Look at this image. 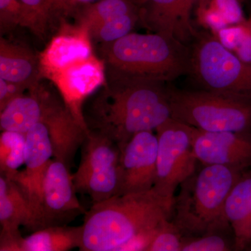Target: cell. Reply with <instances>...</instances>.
Masks as SVG:
<instances>
[{"label": "cell", "mask_w": 251, "mask_h": 251, "mask_svg": "<svg viewBox=\"0 0 251 251\" xmlns=\"http://www.w3.org/2000/svg\"><path fill=\"white\" fill-rule=\"evenodd\" d=\"M168 91L174 120L205 131H251V103L169 84Z\"/></svg>", "instance_id": "cell-6"}, {"label": "cell", "mask_w": 251, "mask_h": 251, "mask_svg": "<svg viewBox=\"0 0 251 251\" xmlns=\"http://www.w3.org/2000/svg\"><path fill=\"white\" fill-rule=\"evenodd\" d=\"M73 175L62 162L51 159L46 171L42 192V229L67 226L87 211L76 196Z\"/></svg>", "instance_id": "cell-12"}, {"label": "cell", "mask_w": 251, "mask_h": 251, "mask_svg": "<svg viewBox=\"0 0 251 251\" xmlns=\"http://www.w3.org/2000/svg\"><path fill=\"white\" fill-rule=\"evenodd\" d=\"M121 150L109 137L90 130L82 144V157L73 175L77 192L90 196L92 204L117 196Z\"/></svg>", "instance_id": "cell-7"}, {"label": "cell", "mask_w": 251, "mask_h": 251, "mask_svg": "<svg viewBox=\"0 0 251 251\" xmlns=\"http://www.w3.org/2000/svg\"><path fill=\"white\" fill-rule=\"evenodd\" d=\"M247 250L251 251V244L248 247Z\"/></svg>", "instance_id": "cell-35"}, {"label": "cell", "mask_w": 251, "mask_h": 251, "mask_svg": "<svg viewBox=\"0 0 251 251\" xmlns=\"http://www.w3.org/2000/svg\"><path fill=\"white\" fill-rule=\"evenodd\" d=\"M52 157L53 151L47 127L40 122L26 133L25 168L10 178L29 201L35 215L37 230L42 229L43 184Z\"/></svg>", "instance_id": "cell-11"}, {"label": "cell", "mask_w": 251, "mask_h": 251, "mask_svg": "<svg viewBox=\"0 0 251 251\" xmlns=\"http://www.w3.org/2000/svg\"><path fill=\"white\" fill-rule=\"evenodd\" d=\"M28 90L29 88L26 86L0 78V111Z\"/></svg>", "instance_id": "cell-32"}, {"label": "cell", "mask_w": 251, "mask_h": 251, "mask_svg": "<svg viewBox=\"0 0 251 251\" xmlns=\"http://www.w3.org/2000/svg\"><path fill=\"white\" fill-rule=\"evenodd\" d=\"M0 78L21 84L29 89L41 79L39 55L20 44L0 39Z\"/></svg>", "instance_id": "cell-21"}, {"label": "cell", "mask_w": 251, "mask_h": 251, "mask_svg": "<svg viewBox=\"0 0 251 251\" xmlns=\"http://www.w3.org/2000/svg\"><path fill=\"white\" fill-rule=\"evenodd\" d=\"M26 134L18 132L1 131L0 135V172L12 177L25 164Z\"/></svg>", "instance_id": "cell-24"}, {"label": "cell", "mask_w": 251, "mask_h": 251, "mask_svg": "<svg viewBox=\"0 0 251 251\" xmlns=\"http://www.w3.org/2000/svg\"><path fill=\"white\" fill-rule=\"evenodd\" d=\"M69 1L76 9L77 8L80 7V6L92 4V3L99 1V0H69Z\"/></svg>", "instance_id": "cell-34"}, {"label": "cell", "mask_w": 251, "mask_h": 251, "mask_svg": "<svg viewBox=\"0 0 251 251\" xmlns=\"http://www.w3.org/2000/svg\"><path fill=\"white\" fill-rule=\"evenodd\" d=\"M82 226H50L22 235L0 239V251H67L80 248Z\"/></svg>", "instance_id": "cell-17"}, {"label": "cell", "mask_w": 251, "mask_h": 251, "mask_svg": "<svg viewBox=\"0 0 251 251\" xmlns=\"http://www.w3.org/2000/svg\"><path fill=\"white\" fill-rule=\"evenodd\" d=\"M0 237L19 235L21 226L37 230L35 215L22 190L13 180L0 176Z\"/></svg>", "instance_id": "cell-18"}, {"label": "cell", "mask_w": 251, "mask_h": 251, "mask_svg": "<svg viewBox=\"0 0 251 251\" xmlns=\"http://www.w3.org/2000/svg\"><path fill=\"white\" fill-rule=\"evenodd\" d=\"M58 90L63 102L82 128L89 131L84 116V103L106 80L103 59L94 54L57 73L49 79Z\"/></svg>", "instance_id": "cell-9"}, {"label": "cell", "mask_w": 251, "mask_h": 251, "mask_svg": "<svg viewBox=\"0 0 251 251\" xmlns=\"http://www.w3.org/2000/svg\"><path fill=\"white\" fill-rule=\"evenodd\" d=\"M23 6L21 27H27L36 36L44 37L52 26L65 21L75 13L69 0H20Z\"/></svg>", "instance_id": "cell-22"}, {"label": "cell", "mask_w": 251, "mask_h": 251, "mask_svg": "<svg viewBox=\"0 0 251 251\" xmlns=\"http://www.w3.org/2000/svg\"><path fill=\"white\" fill-rule=\"evenodd\" d=\"M23 12V6L20 0H0L1 34L21 26Z\"/></svg>", "instance_id": "cell-28"}, {"label": "cell", "mask_w": 251, "mask_h": 251, "mask_svg": "<svg viewBox=\"0 0 251 251\" xmlns=\"http://www.w3.org/2000/svg\"><path fill=\"white\" fill-rule=\"evenodd\" d=\"M189 48L188 74L200 90L251 103V63L239 59L210 33H198Z\"/></svg>", "instance_id": "cell-5"}, {"label": "cell", "mask_w": 251, "mask_h": 251, "mask_svg": "<svg viewBox=\"0 0 251 251\" xmlns=\"http://www.w3.org/2000/svg\"><path fill=\"white\" fill-rule=\"evenodd\" d=\"M198 3L217 10L229 25L239 24L247 20L239 0H198Z\"/></svg>", "instance_id": "cell-29"}, {"label": "cell", "mask_w": 251, "mask_h": 251, "mask_svg": "<svg viewBox=\"0 0 251 251\" xmlns=\"http://www.w3.org/2000/svg\"><path fill=\"white\" fill-rule=\"evenodd\" d=\"M246 25L245 34L233 52L244 62L251 63V18L247 19Z\"/></svg>", "instance_id": "cell-33"}, {"label": "cell", "mask_w": 251, "mask_h": 251, "mask_svg": "<svg viewBox=\"0 0 251 251\" xmlns=\"http://www.w3.org/2000/svg\"><path fill=\"white\" fill-rule=\"evenodd\" d=\"M225 215L234 235V250H247L251 244V171L246 170L231 190Z\"/></svg>", "instance_id": "cell-20"}, {"label": "cell", "mask_w": 251, "mask_h": 251, "mask_svg": "<svg viewBox=\"0 0 251 251\" xmlns=\"http://www.w3.org/2000/svg\"><path fill=\"white\" fill-rule=\"evenodd\" d=\"M41 122L47 127L54 159L62 162L70 169L77 150L90 130L82 128L64 102L59 103L52 95Z\"/></svg>", "instance_id": "cell-16"}, {"label": "cell", "mask_w": 251, "mask_h": 251, "mask_svg": "<svg viewBox=\"0 0 251 251\" xmlns=\"http://www.w3.org/2000/svg\"><path fill=\"white\" fill-rule=\"evenodd\" d=\"M50 97L40 83L31 87L0 111V129L26 134L41 122Z\"/></svg>", "instance_id": "cell-19"}, {"label": "cell", "mask_w": 251, "mask_h": 251, "mask_svg": "<svg viewBox=\"0 0 251 251\" xmlns=\"http://www.w3.org/2000/svg\"><path fill=\"white\" fill-rule=\"evenodd\" d=\"M193 150L202 165L246 171L251 167V131H205L194 128Z\"/></svg>", "instance_id": "cell-14"}, {"label": "cell", "mask_w": 251, "mask_h": 251, "mask_svg": "<svg viewBox=\"0 0 251 251\" xmlns=\"http://www.w3.org/2000/svg\"><path fill=\"white\" fill-rule=\"evenodd\" d=\"M106 72L128 80L169 84L190 69V48L158 33L130 32L100 48Z\"/></svg>", "instance_id": "cell-3"}, {"label": "cell", "mask_w": 251, "mask_h": 251, "mask_svg": "<svg viewBox=\"0 0 251 251\" xmlns=\"http://www.w3.org/2000/svg\"><path fill=\"white\" fill-rule=\"evenodd\" d=\"M202 166L181 184L175 198L173 221L184 237L230 227L225 215V204L244 171L219 165Z\"/></svg>", "instance_id": "cell-4"}, {"label": "cell", "mask_w": 251, "mask_h": 251, "mask_svg": "<svg viewBox=\"0 0 251 251\" xmlns=\"http://www.w3.org/2000/svg\"><path fill=\"white\" fill-rule=\"evenodd\" d=\"M223 231H213L199 236L184 237L181 251H228L234 250Z\"/></svg>", "instance_id": "cell-26"}, {"label": "cell", "mask_w": 251, "mask_h": 251, "mask_svg": "<svg viewBox=\"0 0 251 251\" xmlns=\"http://www.w3.org/2000/svg\"><path fill=\"white\" fill-rule=\"evenodd\" d=\"M184 234L171 219L162 223L148 251H181Z\"/></svg>", "instance_id": "cell-27"}, {"label": "cell", "mask_w": 251, "mask_h": 251, "mask_svg": "<svg viewBox=\"0 0 251 251\" xmlns=\"http://www.w3.org/2000/svg\"><path fill=\"white\" fill-rule=\"evenodd\" d=\"M194 13L198 25L210 31L211 34L229 25L217 10L207 5L197 3Z\"/></svg>", "instance_id": "cell-30"}, {"label": "cell", "mask_w": 251, "mask_h": 251, "mask_svg": "<svg viewBox=\"0 0 251 251\" xmlns=\"http://www.w3.org/2000/svg\"><path fill=\"white\" fill-rule=\"evenodd\" d=\"M138 11L133 0H99L77 8L78 23L91 27L110 21L113 18Z\"/></svg>", "instance_id": "cell-23"}, {"label": "cell", "mask_w": 251, "mask_h": 251, "mask_svg": "<svg viewBox=\"0 0 251 251\" xmlns=\"http://www.w3.org/2000/svg\"><path fill=\"white\" fill-rule=\"evenodd\" d=\"M139 23L138 11L119 16L89 29L92 39L101 44L112 42L132 32Z\"/></svg>", "instance_id": "cell-25"}, {"label": "cell", "mask_w": 251, "mask_h": 251, "mask_svg": "<svg viewBox=\"0 0 251 251\" xmlns=\"http://www.w3.org/2000/svg\"><path fill=\"white\" fill-rule=\"evenodd\" d=\"M168 85L106 72L105 83L84 113L89 129L109 137L122 152L133 135L155 130L172 118Z\"/></svg>", "instance_id": "cell-2"}, {"label": "cell", "mask_w": 251, "mask_h": 251, "mask_svg": "<svg viewBox=\"0 0 251 251\" xmlns=\"http://www.w3.org/2000/svg\"><path fill=\"white\" fill-rule=\"evenodd\" d=\"M198 0H136L139 23L150 32L191 44L198 31L192 16Z\"/></svg>", "instance_id": "cell-10"}, {"label": "cell", "mask_w": 251, "mask_h": 251, "mask_svg": "<svg viewBox=\"0 0 251 251\" xmlns=\"http://www.w3.org/2000/svg\"><path fill=\"white\" fill-rule=\"evenodd\" d=\"M194 128L171 118L155 130L158 153L153 188L165 197L175 198L176 188L196 171L198 160L193 150Z\"/></svg>", "instance_id": "cell-8"}, {"label": "cell", "mask_w": 251, "mask_h": 251, "mask_svg": "<svg viewBox=\"0 0 251 251\" xmlns=\"http://www.w3.org/2000/svg\"><path fill=\"white\" fill-rule=\"evenodd\" d=\"M90 31L84 25H75L64 21L55 35L39 54L42 78L52 75L75 63L94 55Z\"/></svg>", "instance_id": "cell-15"}, {"label": "cell", "mask_w": 251, "mask_h": 251, "mask_svg": "<svg viewBox=\"0 0 251 251\" xmlns=\"http://www.w3.org/2000/svg\"><path fill=\"white\" fill-rule=\"evenodd\" d=\"M175 198L154 188L92 204L82 225V251H148L162 223L171 219Z\"/></svg>", "instance_id": "cell-1"}, {"label": "cell", "mask_w": 251, "mask_h": 251, "mask_svg": "<svg viewBox=\"0 0 251 251\" xmlns=\"http://www.w3.org/2000/svg\"><path fill=\"white\" fill-rule=\"evenodd\" d=\"M158 139L153 130L133 135L122 151L118 195L143 192L156 181Z\"/></svg>", "instance_id": "cell-13"}, {"label": "cell", "mask_w": 251, "mask_h": 251, "mask_svg": "<svg viewBox=\"0 0 251 251\" xmlns=\"http://www.w3.org/2000/svg\"><path fill=\"white\" fill-rule=\"evenodd\" d=\"M246 21L239 24L226 26L212 34V35L226 49L234 52L245 34L247 28Z\"/></svg>", "instance_id": "cell-31"}]
</instances>
